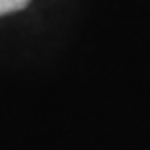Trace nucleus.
<instances>
[{
	"mask_svg": "<svg viewBox=\"0 0 150 150\" xmlns=\"http://www.w3.org/2000/svg\"><path fill=\"white\" fill-rule=\"evenodd\" d=\"M31 0H0V16L4 14H12V12L23 10Z\"/></svg>",
	"mask_w": 150,
	"mask_h": 150,
	"instance_id": "f257e3e1",
	"label": "nucleus"
}]
</instances>
